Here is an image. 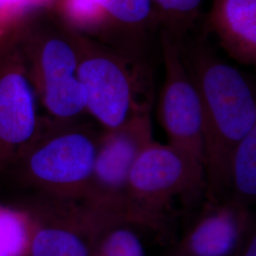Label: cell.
<instances>
[{
    "label": "cell",
    "instance_id": "6da1fadb",
    "mask_svg": "<svg viewBox=\"0 0 256 256\" xmlns=\"http://www.w3.org/2000/svg\"><path fill=\"white\" fill-rule=\"evenodd\" d=\"M182 59L202 104L206 198L222 202L232 152L256 128V92L240 70L207 50Z\"/></svg>",
    "mask_w": 256,
    "mask_h": 256
},
{
    "label": "cell",
    "instance_id": "7a4b0ae2",
    "mask_svg": "<svg viewBox=\"0 0 256 256\" xmlns=\"http://www.w3.org/2000/svg\"><path fill=\"white\" fill-rule=\"evenodd\" d=\"M102 131L77 120H41L36 135L12 165L38 194L88 198Z\"/></svg>",
    "mask_w": 256,
    "mask_h": 256
},
{
    "label": "cell",
    "instance_id": "3957f363",
    "mask_svg": "<svg viewBox=\"0 0 256 256\" xmlns=\"http://www.w3.org/2000/svg\"><path fill=\"white\" fill-rule=\"evenodd\" d=\"M30 80L46 111L72 120L86 111V94L77 78L76 32L59 19L32 18L12 32Z\"/></svg>",
    "mask_w": 256,
    "mask_h": 256
},
{
    "label": "cell",
    "instance_id": "277c9868",
    "mask_svg": "<svg viewBox=\"0 0 256 256\" xmlns=\"http://www.w3.org/2000/svg\"><path fill=\"white\" fill-rule=\"evenodd\" d=\"M77 78L86 90V111L104 130L119 128L151 110L146 68L133 54L76 32Z\"/></svg>",
    "mask_w": 256,
    "mask_h": 256
},
{
    "label": "cell",
    "instance_id": "5b68a950",
    "mask_svg": "<svg viewBox=\"0 0 256 256\" xmlns=\"http://www.w3.org/2000/svg\"><path fill=\"white\" fill-rule=\"evenodd\" d=\"M205 191L202 162L170 144L155 140L140 153L128 178L122 214L135 227L158 234L167 230L174 198Z\"/></svg>",
    "mask_w": 256,
    "mask_h": 256
},
{
    "label": "cell",
    "instance_id": "8992f818",
    "mask_svg": "<svg viewBox=\"0 0 256 256\" xmlns=\"http://www.w3.org/2000/svg\"><path fill=\"white\" fill-rule=\"evenodd\" d=\"M34 230L28 256H93L99 230L111 212L86 198L37 194L27 208Z\"/></svg>",
    "mask_w": 256,
    "mask_h": 256
},
{
    "label": "cell",
    "instance_id": "52a82bcc",
    "mask_svg": "<svg viewBox=\"0 0 256 256\" xmlns=\"http://www.w3.org/2000/svg\"><path fill=\"white\" fill-rule=\"evenodd\" d=\"M36 93L10 32L0 38V172L12 165L41 124Z\"/></svg>",
    "mask_w": 256,
    "mask_h": 256
},
{
    "label": "cell",
    "instance_id": "ba28073f",
    "mask_svg": "<svg viewBox=\"0 0 256 256\" xmlns=\"http://www.w3.org/2000/svg\"><path fill=\"white\" fill-rule=\"evenodd\" d=\"M153 142L150 111L138 114L119 128L102 129L88 200L102 209L124 216L129 174L138 156Z\"/></svg>",
    "mask_w": 256,
    "mask_h": 256
},
{
    "label": "cell",
    "instance_id": "9c48e42d",
    "mask_svg": "<svg viewBox=\"0 0 256 256\" xmlns=\"http://www.w3.org/2000/svg\"><path fill=\"white\" fill-rule=\"evenodd\" d=\"M165 80L158 102V119L168 144L203 164V133L200 100L183 62L178 40L162 32Z\"/></svg>",
    "mask_w": 256,
    "mask_h": 256
},
{
    "label": "cell",
    "instance_id": "30bf717a",
    "mask_svg": "<svg viewBox=\"0 0 256 256\" xmlns=\"http://www.w3.org/2000/svg\"><path fill=\"white\" fill-rule=\"evenodd\" d=\"M254 224L250 210L207 200L173 256H232Z\"/></svg>",
    "mask_w": 256,
    "mask_h": 256
},
{
    "label": "cell",
    "instance_id": "8fae6325",
    "mask_svg": "<svg viewBox=\"0 0 256 256\" xmlns=\"http://www.w3.org/2000/svg\"><path fill=\"white\" fill-rule=\"evenodd\" d=\"M209 25L232 58L256 64V0H214Z\"/></svg>",
    "mask_w": 256,
    "mask_h": 256
},
{
    "label": "cell",
    "instance_id": "7c38bea8",
    "mask_svg": "<svg viewBox=\"0 0 256 256\" xmlns=\"http://www.w3.org/2000/svg\"><path fill=\"white\" fill-rule=\"evenodd\" d=\"M96 18V36L108 41L120 36L136 40L153 22L152 0H90Z\"/></svg>",
    "mask_w": 256,
    "mask_h": 256
},
{
    "label": "cell",
    "instance_id": "4fadbf2b",
    "mask_svg": "<svg viewBox=\"0 0 256 256\" xmlns=\"http://www.w3.org/2000/svg\"><path fill=\"white\" fill-rule=\"evenodd\" d=\"M256 200V128L234 148L230 160L224 196L240 209L250 210Z\"/></svg>",
    "mask_w": 256,
    "mask_h": 256
},
{
    "label": "cell",
    "instance_id": "5bb4252c",
    "mask_svg": "<svg viewBox=\"0 0 256 256\" xmlns=\"http://www.w3.org/2000/svg\"><path fill=\"white\" fill-rule=\"evenodd\" d=\"M134 227L124 216L110 212L99 230L93 256H146Z\"/></svg>",
    "mask_w": 256,
    "mask_h": 256
},
{
    "label": "cell",
    "instance_id": "9a60e30c",
    "mask_svg": "<svg viewBox=\"0 0 256 256\" xmlns=\"http://www.w3.org/2000/svg\"><path fill=\"white\" fill-rule=\"evenodd\" d=\"M34 230L26 209L0 203V256H28Z\"/></svg>",
    "mask_w": 256,
    "mask_h": 256
},
{
    "label": "cell",
    "instance_id": "2e32d148",
    "mask_svg": "<svg viewBox=\"0 0 256 256\" xmlns=\"http://www.w3.org/2000/svg\"><path fill=\"white\" fill-rule=\"evenodd\" d=\"M203 0H152L156 14L164 19L172 30L167 32L176 38L178 28H184L198 12Z\"/></svg>",
    "mask_w": 256,
    "mask_h": 256
},
{
    "label": "cell",
    "instance_id": "e0dca14e",
    "mask_svg": "<svg viewBox=\"0 0 256 256\" xmlns=\"http://www.w3.org/2000/svg\"><path fill=\"white\" fill-rule=\"evenodd\" d=\"M36 12L32 0H0V38L16 30Z\"/></svg>",
    "mask_w": 256,
    "mask_h": 256
},
{
    "label": "cell",
    "instance_id": "ac0fdd59",
    "mask_svg": "<svg viewBox=\"0 0 256 256\" xmlns=\"http://www.w3.org/2000/svg\"><path fill=\"white\" fill-rule=\"evenodd\" d=\"M232 256H256V224L248 232L238 252Z\"/></svg>",
    "mask_w": 256,
    "mask_h": 256
},
{
    "label": "cell",
    "instance_id": "d6986e66",
    "mask_svg": "<svg viewBox=\"0 0 256 256\" xmlns=\"http://www.w3.org/2000/svg\"><path fill=\"white\" fill-rule=\"evenodd\" d=\"M32 2L36 7V9L37 10H40L52 8L54 3V0H32Z\"/></svg>",
    "mask_w": 256,
    "mask_h": 256
}]
</instances>
